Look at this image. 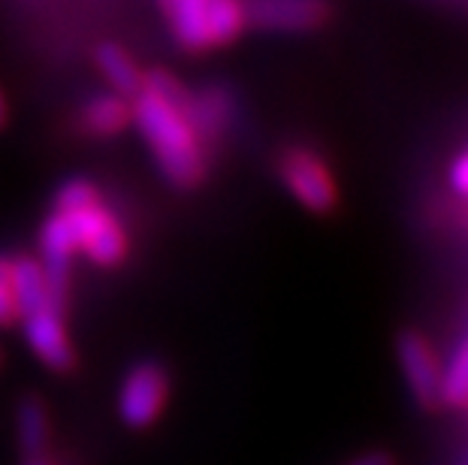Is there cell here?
I'll use <instances>...</instances> for the list:
<instances>
[{
    "mask_svg": "<svg viewBox=\"0 0 468 465\" xmlns=\"http://www.w3.org/2000/svg\"><path fill=\"white\" fill-rule=\"evenodd\" d=\"M245 18L272 31H312L326 18L324 0H242Z\"/></svg>",
    "mask_w": 468,
    "mask_h": 465,
    "instance_id": "obj_7",
    "label": "cell"
},
{
    "mask_svg": "<svg viewBox=\"0 0 468 465\" xmlns=\"http://www.w3.org/2000/svg\"><path fill=\"white\" fill-rule=\"evenodd\" d=\"M18 305L13 293V257L0 254V326L16 323Z\"/></svg>",
    "mask_w": 468,
    "mask_h": 465,
    "instance_id": "obj_15",
    "label": "cell"
},
{
    "mask_svg": "<svg viewBox=\"0 0 468 465\" xmlns=\"http://www.w3.org/2000/svg\"><path fill=\"white\" fill-rule=\"evenodd\" d=\"M6 122V97H4V91H0V124Z\"/></svg>",
    "mask_w": 468,
    "mask_h": 465,
    "instance_id": "obj_17",
    "label": "cell"
},
{
    "mask_svg": "<svg viewBox=\"0 0 468 465\" xmlns=\"http://www.w3.org/2000/svg\"><path fill=\"white\" fill-rule=\"evenodd\" d=\"M16 432L18 444L31 460H37L48 444V417L39 399H25L16 411Z\"/></svg>",
    "mask_w": 468,
    "mask_h": 465,
    "instance_id": "obj_13",
    "label": "cell"
},
{
    "mask_svg": "<svg viewBox=\"0 0 468 465\" xmlns=\"http://www.w3.org/2000/svg\"><path fill=\"white\" fill-rule=\"evenodd\" d=\"M131 115H133L131 103L124 100V94L109 91V94H97L94 100L85 106L82 124H85V131L94 136H115L131 124Z\"/></svg>",
    "mask_w": 468,
    "mask_h": 465,
    "instance_id": "obj_11",
    "label": "cell"
},
{
    "mask_svg": "<svg viewBox=\"0 0 468 465\" xmlns=\"http://www.w3.org/2000/svg\"><path fill=\"white\" fill-rule=\"evenodd\" d=\"M173 37L185 48H212L239 37L248 25L242 0H157Z\"/></svg>",
    "mask_w": 468,
    "mask_h": 465,
    "instance_id": "obj_3",
    "label": "cell"
},
{
    "mask_svg": "<svg viewBox=\"0 0 468 465\" xmlns=\"http://www.w3.org/2000/svg\"><path fill=\"white\" fill-rule=\"evenodd\" d=\"M166 405V375L157 363H136L118 390V414L127 427H152Z\"/></svg>",
    "mask_w": 468,
    "mask_h": 465,
    "instance_id": "obj_4",
    "label": "cell"
},
{
    "mask_svg": "<svg viewBox=\"0 0 468 465\" xmlns=\"http://www.w3.org/2000/svg\"><path fill=\"white\" fill-rule=\"evenodd\" d=\"M25 326V339L31 344V351L39 360L52 369H67L69 360H73V351H69V335L61 318V302H46L39 309L27 312L22 318Z\"/></svg>",
    "mask_w": 468,
    "mask_h": 465,
    "instance_id": "obj_6",
    "label": "cell"
},
{
    "mask_svg": "<svg viewBox=\"0 0 468 465\" xmlns=\"http://www.w3.org/2000/svg\"><path fill=\"white\" fill-rule=\"evenodd\" d=\"M187 109H191L194 127L203 136V143L218 140L227 131V124L233 122V100L224 88H208V91L191 97Z\"/></svg>",
    "mask_w": 468,
    "mask_h": 465,
    "instance_id": "obj_10",
    "label": "cell"
},
{
    "mask_svg": "<svg viewBox=\"0 0 468 465\" xmlns=\"http://www.w3.org/2000/svg\"><path fill=\"white\" fill-rule=\"evenodd\" d=\"M55 212L67 217L69 230L76 236L79 254H88V260H94L97 266H115L124 260L127 233L91 182H67L58 191Z\"/></svg>",
    "mask_w": 468,
    "mask_h": 465,
    "instance_id": "obj_2",
    "label": "cell"
},
{
    "mask_svg": "<svg viewBox=\"0 0 468 465\" xmlns=\"http://www.w3.org/2000/svg\"><path fill=\"white\" fill-rule=\"evenodd\" d=\"M133 97L136 103L131 106V118L166 179L182 187L200 182L206 170V143L194 127L187 109L191 97L185 94V88L173 76L154 73L143 79Z\"/></svg>",
    "mask_w": 468,
    "mask_h": 465,
    "instance_id": "obj_1",
    "label": "cell"
},
{
    "mask_svg": "<svg viewBox=\"0 0 468 465\" xmlns=\"http://www.w3.org/2000/svg\"><path fill=\"white\" fill-rule=\"evenodd\" d=\"M13 293H16V305H18V318H25L27 312L39 309L46 302H64L58 300L48 287L46 269L37 257H13Z\"/></svg>",
    "mask_w": 468,
    "mask_h": 465,
    "instance_id": "obj_9",
    "label": "cell"
},
{
    "mask_svg": "<svg viewBox=\"0 0 468 465\" xmlns=\"http://www.w3.org/2000/svg\"><path fill=\"white\" fill-rule=\"evenodd\" d=\"M97 67H101L109 88L124 97H133L139 91V85H143V73H139L133 58L122 46H103L97 52Z\"/></svg>",
    "mask_w": 468,
    "mask_h": 465,
    "instance_id": "obj_12",
    "label": "cell"
},
{
    "mask_svg": "<svg viewBox=\"0 0 468 465\" xmlns=\"http://www.w3.org/2000/svg\"><path fill=\"white\" fill-rule=\"evenodd\" d=\"M399 363L405 369L408 387L423 405L441 399V369L432 344L417 333H405L399 339Z\"/></svg>",
    "mask_w": 468,
    "mask_h": 465,
    "instance_id": "obj_8",
    "label": "cell"
},
{
    "mask_svg": "<svg viewBox=\"0 0 468 465\" xmlns=\"http://www.w3.org/2000/svg\"><path fill=\"white\" fill-rule=\"evenodd\" d=\"M282 179L296 200L312 212H330L335 206V179L314 152L293 148L282 157Z\"/></svg>",
    "mask_w": 468,
    "mask_h": 465,
    "instance_id": "obj_5",
    "label": "cell"
},
{
    "mask_svg": "<svg viewBox=\"0 0 468 465\" xmlns=\"http://www.w3.org/2000/svg\"><path fill=\"white\" fill-rule=\"evenodd\" d=\"M451 185L460 196H468V152H463L451 166Z\"/></svg>",
    "mask_w": 468,
    "mask_h": 465,
    "instance_id": "obj_16",
    "label": "cell"
},
{
    "mask_svg": "<svg viewBox=\"0 0 468 465\" xmlns=\"http://www.w3.org/2000/svg\"><path fill=\"white\" fill-rule=\"evenodd\" d=\"M441 399L451 405H468V335L451 357V365L441 369Z\"/></svg>",
    "mask_w": 468,
    "mask_h": 465,
    "instance_id": "obj_14",
    "label": "cell"
}]
</instances>
